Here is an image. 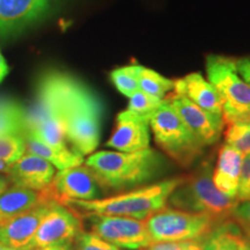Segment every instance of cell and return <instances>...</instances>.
<instances>
[{"mask_svg":"<svg viewBox=\"0 0 250 250\" xmlns=\"http://www.w3.org/2000/svg\"><path fill=\"white\" fill-rule=\"evenodd\" d=\"M83 162L103 191L115 193L156 182L166 168L162 156L152 148L132 153L100 151L89 154Z\"/></svg>","mask_w":250,"mask_h":250,"instance_id":"obj_1","label":"cell"},{"mask_svg":"<svg viewBox=\"0 0 250 250\" xmlns=\"http://www.w3.org/2000/svg\"><path fill=\"white\" fill-rule=\"evenodd\" d=\"M183 179L184 176L170 177L95 201L67 199L62 204L79 208L87 214L121 215L145 220L151 214L167 208L171 192Z\"/></svg>","mask_w":250,"mask_h":250,"instance_id":"obj_2","label":"cell"},{"mask_svg":"<svg viewBox=\"0 0 250 250\" xmlns=\"http://www.w3.org/2000/svg\"><path fill=\"white\" fill-rule=\"evenodd\" d=\"M237 204L236 198L226 196L215 188L208 165L202 166L195 173L184 176L182 183L168 199L170 208L208 214L219 224L233 219Z\"/></svg>","mask_w":250,"mask_h":250,"instance_id":"obj_3","label":"cell"},{"mask_svg":"<svg viewBox=\"0 0 250 250\" xmlns=\"http://www.w3.org/2000/svg\"><path fill=\"white\" fill-rule=\"evenodd\" d=\"M102 114L101 100L81 83L64 108L66 142L72 151L86 156L98 148Z\"/></svg>","mask_w":250,"mask_h":250,"instance_id":"obj_4","label":"cell"},{"mask_svg":"<svg viewBox=\"0 0 250 250\" xmlns=\"http://www.w3.org/2000/svg\"><path fill=\"white\" fill-rule=\"evenodd\" d=\"M149 127L156 145L181 167L192 166L204 152L205 146L188 129L166 99L149 120Z\"/></svg>","mask_w":250,"mask_h":250,"instance_id":"obj_5","label":"cell"},{"mask_svg":"<svg viewBox=\"0 0 250 250\" xmlns=\"http://www.w3.org/2000/svg\"><path fill=\"white\" fill-rule=\"evenodd\" d=\"M206 73L223 103L224 124L250 122V86L237 73L235 61L219 55L208 56Z\"/></svg>","mask_w":250,"mask_h":250,"instance_id":"obj_6","label":"cell"},{"mask_svg":"<svg viewBox=\"0 0 250 250\" xmlns=\"http://www.w3.org/2000/svg\"><path fill=\"white\" fill-rule=\"evenodd\" d=\"M145 225L153 242H188L204 240L219 223L208 214L167 206L146 218Z\"/></svg>","mask_w":250,"mask_h":250,"instance_id":"obj_7","label":"cell"},{"mask_svg":"<svg viewBox=\"0 0 250 250\" xmlns=\"http://www.w3.org/2000/svg\"><path fill=\"white\" fill-rule=\"evenodd\" d=\"M87 217L92 233L120 249L144 250L153 243L145 220L107 214H87Z\"/></svg>","mask_w":250,"mask_h":250,"instance_id":"obj_8","label":"cell"},{"mask_svg":"<svg viewBox=\"0 0 250 250\" xmlns=\"http://www.w3.org/2000/svg\"><path fill=\"white\" fill-rule=\"evenodd\" d=\"M83 230V220L79 215L68 206L54 202L33 239L23 250L51 246H73L77 236Z\"/></svg>","mask_w":250,"mask_h":250,"instance_id":"obj_9","label":"cell"},{"mask_svg":"<svg viewBox=\"0 0 250 250\" xmlns=\"http://www.w3.org/2000/svg\"><path fill=\"white\" fill-rule=\"evenodd\" d=\"M59 0H0V37L12 39L50 17Z\"/></svg>","mask_w":250,"mask_h":250,"instance_id":"obj_10","label":"cell"},{"mask_svg":"<svg viewBox=\"0 0 250 250\" xmlns=\"http://www.w3.org/2000/svg\"><path fill=\"white\" fill-rule=\"evenodd\" d=\"M45 191L51 199L61 204L67 199L95 201L103 198L104 193L95 175L86 165L59 170Z\"/></svg>","mask_w":250,"mask_h":250,"instance_id":"obj_11","label":"cell"},{"mask_svg":"<svg viewBox=\"0 0 250 250\" xmlns=\"http://www.w3.org/2000/svg\"><path fill=\"white\" fill-rule=\"evenodd\" d=\"M166 100L203 145L210 146L218 142L224 131L223 118L203 110L186 96L179 94L173 93L167 95Z\"/></svg>","mask_w":250,"mask_h":250,"instance_id":"obj_12","label":"cell"},{"mask_svg":"<svg viewBox=\"0 0 250 250\" xmlns=\"http://www.w3.org/2000/svg\"><path fill=\"white\" fill-rule=\"evenodd\" d=\"M149 121L126 109L117 115L114 131L105 146L117 152L132 153L149 148Z\"/></svg>","mask_w":250,"mask_h":250,"instance_id":"obj_13","label":"cell"},{"mask_svg":"<svg viewBox=\"0 0 250 250\" xmlns=\"http://www.w3.org/2000/svg\"><path fill=\"white\" fill-rule=\"evenodd\" d=\"M48 201L22 212L5 224L0 225V245L8 248L23 250L33 239L43 218L48 213L52 203Z\"/></svg>","mask_w":250,"mask_h":250,"instance_id":"obj_14","label":"cell"},{"mask_svg":"<svg viewBox=\"0 0 250 250\" xmlns=\"http://www.w3.org/2000/svg\"><path fill=\"white\" fill-rule=\"evenodd\" d=\"M5 175L11 181V184L35 191H44L54 180L56 168L41 156L28 153L9 165Z\"/></svg>","mask_w":250,"mask_h":250,"instance_id":"obj_15","label":"cell"},{"mask_svg":"<svg viewBox=\"0 0 250 250\" xmlns=\"http://www.w3.org/2000/svg\"><path fill=\"white\" fill-rule=\"evenodd\" d=\"M174 93L186 96L203 110L223 118L220 96L213 85L201 73H190L174 81Z\"/></svg>","mask_w":250,"mask_h":250,"instance_id":"obj_16","label":"cell"},{"mask_svg":"<svg viewBox=\"0 0 250 250\" xmlns=\"http://www.w3.org/2000/svg\"><path fill=\"white\" fill-rule=\"evenodd\" d=\"M242 159L241 153L224 144L219 148L217 164L212 170V181L215 188L232 198H236Z\"/></svg>","mask_w":250,"mask_h":250,"instance_id":"obj_17","label":"cell"},{"mask_svg":"<svg viewBox=\"0 0 250 250\" xmlns=\"http://www.w3.org/2000/svg\"><path fill=\"white\" fill-rule=\"evenodd\" d=\"M48 201H54L45 191H35L27 188L11 184L0 193V225L11 220L22 212Z\"/></svg>","mask_w":250,"mask_h":250,"instance_id":"obj_18","label":"cell"},{"mask_svg":"<svg viewBox=\"0 0 250 250\" xmlns=\"http://www.w3.org/2000/svg\"><path fill=\"white\" fill-rule=\"evenodd\" d=\"M23 138L26 143V152L41 156L59 170L83 165L85 161L83 156L72 151L70 147H52L29 132H24Z\"/></svg>","mask_w":250,"mask_h":250,"instance_id":"obj_19","label":"cell"},{"mask_svg":"<svg viewBox=\"0 0 250 250\" xmlns=\"http://www.w3.org/2000/svg\"><path fill=\"white\" fill-rule=\"evenodd\" d=\"M243 233L234 219L217 225L213 230L203 240L204 250H239Z\"/></svg>","mask_w":250,"mask_h":250,"instance_id":"obj_20","label":"cell"},{"mask_svg":"<svg viewBox=\"0 0 250 250\" xmlns=\"http://www.w3.org/2000/svg\"><path fill=\"white\" fill-rule=\"evenodd\" d=\"M26 127V109L15 100L0 98V136L23 134Z\"/></svg>","mask_w":250,"mask_h":250,"instance_id":"obj_21","label":"cell"},{"mask_svg":"<svg viewBox=\"0 0 250 250\" xmlns=\"http://www.w3.org/2000/svg\"><path fill=\"white\" fill-rule=\"evenodd\" d=\"M139 89L142 92L154 96L160 100H165L166 96L174 90V81L167 79L158 72L151 68L144 67L140 65L139 68Z\"/></svg>","mask_w":250,"mask_h":250,"instance_id":"obj_22","label":"cell"},{"mask_svg":"<svg viewBox=\"0 0 250 250\" xmlns=\"http://www.w3.org/2000/svg\"><path fill=\"white\" fill-rule=\"evenodd\" d=\"M225 144L242 155L250 153V122H232L224 124Z\"/></svg>","mask_w":250,"mask_h":250,"instance_id":"obj_23","label":"cell"},{"mask_svg":"<svg viewBox=\"0 0 250 250\" xmlns=\"http://www.w3.org/2000/svg\"><path fill=\"white\" fill-rule=\"evenodd\" d=\"M139 68L140 65H127L111 71V83L118 92L127 98L139 90Z\"/></svg>","mask_w":250,"mask_h":250,"instance_id":"obj_24","label":"cell"},{"mask_svg":"<svg viewBox=\"0 0 250 250\" xmlns=\"http://www.w3.org/2000/svg\"><path fill=\"white\" fill-rule=\"evenodd\" d=\"M164 101L165 100L154 98V96L148 95V94L144 93L139 89L138 92H136L129 98L127 110L149 121Z\"/></svg>","mask_w":250,"mask_h":250,"instance_id":"obj_25","label":"cell"},{"mask_svg":"<svg viewBox=\"0 0 250 250\" xmlns=\"http://www.w3.org/2000/svg\"><path fill=\"white\" fill-rule=\"evenodd\" d=\"M26 154V143L23 134L0 136V160L12 165Z\"/></svg>","mask_w":250,"mask_h":250,"instance_id":"obj_26","label":"cell"},{"mask_svg":"<svg viewBox=\"0 0 250 250\" xmlns=\"http://www.w3.org/2000/svg\"><path fill=\"white\" fill-rule=\"evenodd\" d=\"M73 250H121L118 247L111 245L94 233L81 232L74 241Z\"/></svg>","mask_w":250,"mask_h":250,"instance_id":"obj_27","label":"cell"},{"mask_svg":"<svg viewBox=\"0 0 250 250\" xmlns=\"http://www.w3.org/2000/svg\"><path fill=\"white\" fill-rule=\"evenodd\" d=\"M236 199L239 203L250 202V153L243 155Z\"/></svg>","mask_w":250,"mask_h":250,"instance_id":"obj_28","label":"cell"},{"mask_svg":"<svg viewBox=\"0 0 250 250\" xmlns=\"http://www.w3.org/2000/svg\"><path fill=\"white\" fill-rule=\"evenodd\" d=\"M233 219L241 228L250 229V202L239 203L233 212Z\"/></svg>","mask_w":250,"mask_h":250,"instance_id":"obj_29","label":"cell"},{"mask_svg":"<svg viewBox=\"0 0 250 250\" xmlns=\"http://www.w3.org/2000/svg\"><path fill=\"white\" fill-rule=\"evenodd\" d=\"M237 73L250 86V57H245L235 61Z\"/></svg>","mask_w":250,"mask_h":250,"instance_id":"obj_30","label":"cell"},{"mask_svg":"<svg viewBox=\"0 0 250 250\" xmlns=\"http://www.w3.org/2000/svg\"><path fill=\"white\" fill-rule=\"evenodd\" d=\"M183 242H153L144 250H181Z\"/></svg>","mask_w":250,"mask_h":250,"instance_id":"obj_31","label":"cell"},{"mask_svg":"<svg viewBox=\"0 0 250 250\" xmlns=\"http://www.w3.org/2000/svg\"><path fill=\"white\" fill-rule=\"evenodd\" d=\"M181 250H204L203 249V240L183 242Z\"/></svg>","mask_w":250,"mask_h":250,"instance_id":"obj_32","label":"cell"},{"mask_svg":"<svg viewBox=\"0 0 250 250\" xmlns=\"http://www.w3.org/2000/svg\"><path fill=\"white\" fill-rule=\"evenodd\" d=\"M9 73V67L6 62V59L4 58V56L1 55L0 52V83L4 81V79L7 77V74Z\"/></svg>","mask_w":250,"mask_h":250,"instance_id":"obj_33","label":"cell"},{"mask_svg":"<svg viewBox=\"0 0 250 250\" xmlns=\"http://www.w3.org/2000/svg\"><path fill=\"white\" fill-rule=\"evenodd\" d=\"M9 186H11V181L8 180V177L5 174L0 173V193L8 189Z\"/></svg>","mask_w":250,"mask_h":250,"instance_id":"obj_34","label":"cell"},{"mask_svg":"<svg viewBox=\"0 0 250 250\" xmlns=\"http://www.w3.org/2000/svg\"><path fill=\"white\" fill-rule=\"evenodd\" d=\"M33 250H73V246H51V247H42Z\"/></svg>","mask_w":250,"mask_h":250,"instance_id":"obj_35","label":"cell"},{"mask_svg":"<svg viewBox=\"0 0 250 250\" xmlns=\"http://www.w3.org/2000/svg\"><path fill=\"white\" fill-rule=\"evenodd\" d=\"M239 250H250V243L245 239V236H242V239L240 240Z\"/></svg>","mask_w":250,"mask_h":250,"instance_id":"obj_36","label":"cell"},{"mask_svg":"<svg viewBox=\"0 0 250 250\" xmlns=\"http://www.w3.org/2000/svg\"><path fill=\"white\" fill-rule=\"evenodd\" d=\"M8 167H9V165H7V164H6V162L0 160V173L5 174L6 171H7Z\"/></svg>","mask_w":250,"mask_h":250,"instance_id":"obj_37","label":"cell"},{"mask_svg":"<svg viewBox=\"0 0 250 250\" xmlns=\"http://www.w3.org/2000/svg\"><path fill=\"white\" fill-rule=\"evenodd\" d=\"M241 229H242V233H243V236H245V239L250 243V229L249 228H241Z\"/></svg>","mask_w":250,"mask_h":250,"instance_id":"obj_38","label":"cell"},{"mask_svg":"<svg viewBox=\"0 0 250 250\" xmlns=\"http://www.w3.org/2000/svg\"><path fill=\"white\" fill-rule=\"evenodd\" d=\"M4 250H18V249H13V248H8V247H5Z\"/></svg>","mask_w":250,"mask_h":250,"instance_id":"obj_39","label":"cell"},{"mask_svg":"<svg viewBox=\"0 0 250 250\" xmlns=\"http://www.w3.org/2000/svg\"><path fill=\"white\" fill-rule=\"evenodd\" d=\"M4 248H5L4 246H2V245H0V250H4Z\"/></svg>","mask_w":250,"mask_h":250,"instance_id":"obj_40","label":"cell"}]
</instances>
